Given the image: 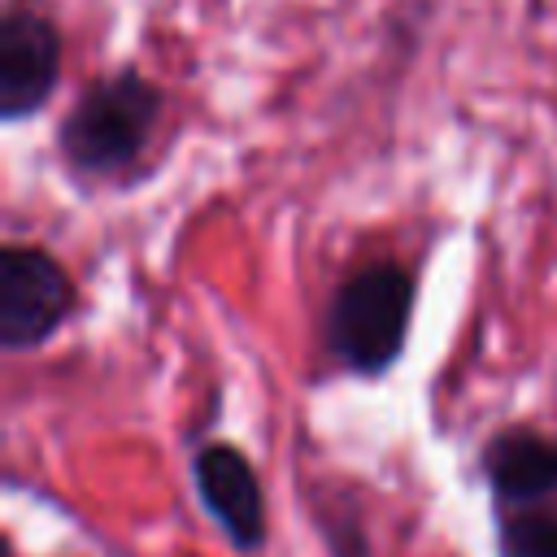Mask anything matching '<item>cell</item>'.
Returning a JSON list of instances; mask_svg holds the SVG:
<instances>
[{"instance_id":"3957f363","label":"cell","mask_w":557,"mask_h":557,"mask_svg":"<svg viewBox=\"0 0 557 557\" xmlns=\"http://www.w3.org/2000/svg\"><path fill=\"white\" fill-rule=\"evenodd\" d=\"M78 313V278L30 239L0 244V348L35 352Z\"/></svg>"},{"instance_id":"ba28073f","label":"cell","mask_w":557,"mask_h":557,"mask_svg":"<svg viewBox=\"0 0 557 557\" xmlns=\"http://www.w3.org/2000/svg\"><path fill=\"white\" fill-rule=\"evenodd\" d=\"M313 522L331 548V557H370V540L366 527L357 518V509H348V500H318L313 505Z\"/></svg>"},{"instance_id":"5b68a950","label":"cell","mask_w":557,"mask_h":557,"mask_svg":"<svg viewBox=\"0 0 557 557\" xmlns=\"http://www.w3.org/2000/svg\"><path fill=\"white\" fill-rule=\"evenodd\" d=\"M191 487H196L200 509L231 540V548H239V553L265 548V535H270L265 487L244 448H235L226 440H205L191 453Z\"/></svg>"},{"instance_id":"277c9868","label":"cell","mask_w":557,"mask_h":557,"mask_svg":"<svg viewBox=\"0 0 557 557\" xmlns=\"http://www.w3.org/2000/svg\"><path fill=\"white\" fill-rule=\"evenodd\" d=\"M65 39L39 0H4L0 9V117H35L61 87Z\"/></svg>"},{"instance_id":"52a82bcc","label":"cell","mask_w":557,"mask_h":557,"mask_svg":"<svg viewBox=\"0 0 557 557\" xmlns=\"http://www.w3.org/2000/svg\"><path fill=\"white\" fill-rule=\"evenodd\" d=\"M500 557H557V509H496Z\"/></svg>"},{"instance_id":"6da1fadb","label":"cell","mask_w":557,"mask_h":557,"mask_svg":"<svg viewBox=\"0 0 557 557\" xmlns=\"http://www.w3.org/2000/svg\"><path fill=\"white\" fill-rule=\"evenodd\" d=\"M413 309V270L392 257L366 261L335 283L322 313V348L352 379H383L409 348Z\"/></svg>"},{"instance_id":"8992f818","label":"cell","mask_w":557,"mask_h":557,"mask_svg":"<svg viewBox=\"0 0 557 557\" xmlns=\"http://www.w3.org/2000/svg\"><path fill=\"white\" fill-rule=\"evenodd\" d=\"M479 470L496 509L544 505L557 496V435L531 422L496 426L479 448Z\"/></svg>"},{"instance_id":"7a4b0ae2","label":"cell","mask_w":557,"mask_h":557,"mask_svg":"<svg viewBox=\"0 0 557 557\" xmlns=\"http://www.w3.org/2000/svg\"><path fill=\"white\" fill-rule=\"evenodd\" d=\"M161 113L165 91L139 65L100 74L57 122V157L74 178H117L144 157Z\"/></svg>"}]
</instances>
